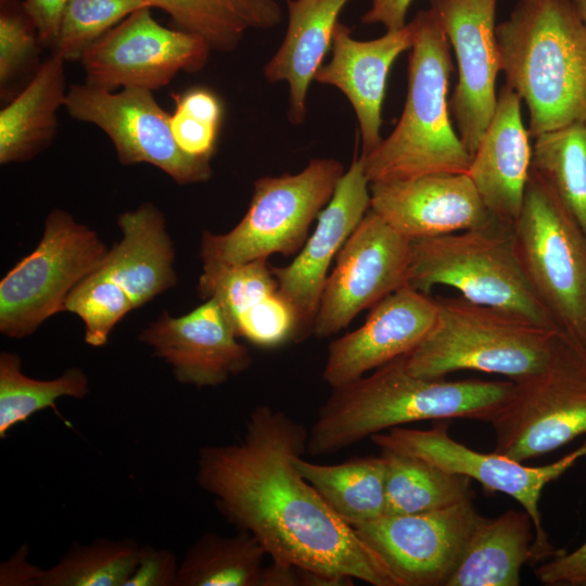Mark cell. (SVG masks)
<instances>
[{"label":"cell","instance_id":"obj_44","mask_svg":"<svg viewBox=\"0 0 586 586\" xmlns=\"http://www.w3.org/2000/svg\"><path fill=\"white\" fill-rule=\"evenodd\" d=\"M413 0H371L370 9L361 17L364 24H381L386 30L403 28Z\"/></svg>","mask_w":586,"mask_h":586},{"label":"cell","instance_id":"obj_32","mask_svg":"<svg viewBox=\"0 0 586 586\" xmlns=\"http://www.w3.org/2000/svg\"><path fill=\"white\" fill-rule=\"evenodd\" d=\"M89 392L87 374L80 368H68L52 380H36L24 374L16 353H0V438L34 413L55 408L64 396L82 399Z\"/></svg>","mask_w":586,"mask_h":586},{"label":"cell","instance_id":"obj_16","mask_svg":"<svg viewBox=\"0 0 586 586\" xmlns=\"http://www.w3.org/2000/svg\"><path fill=\"white\" fill-rule=\"evenodd\" d=\"M498 0H431L453 48L458 80L448 100L458 135L471 155L494 115L501 71L496 38Z\"/></svg>","mask_w":586,"mask_h":586},{"label":"cell","instance_id":"obj_35","mask_svg":"<svg viewBox=\"0 0 586 586\" xmlns=\"http://www.w3.org/2000/svg\"><path fill=\"white\" fill-rule=\"evenodd\" d=\"M133 309L126 291L99 269L72 290L64 305V311L81 319L85 342L92 347L104 346L114 327Z\"/></svg>","mask_w":586,"mask_h":586},{"label":"cell","instance_id":"obj_42","mask_svg":"<svg viewBox=\"0 0 586 586\" xmlns=\"http://www.w3.org/2000/svg\"><path fill=\"white\" fill-rule=\"evenodd\" d=\"M68 0H24L22 5L36 26L41 47L52 48Z\"/></svg>","mask_w":586,"mask_h":586},{"label":"cell","instance_id":"obj_43","mask_svg":"<svg viewBox=\"0 0 586 586\" xmlns=\"http://www.w3.org/2000/svg\"><path fill=\"white\" fill-rule=\"evenodd\" d=\"M176 110L215 126H220L222 106L217 95L205 88H193L175 95Z\"/></svg>","mask_w":586,"mask_h":586},{"label":"cell","instance_id":"obj_36","mask_svg":"<svg viewBox=\"0 0 586 586\" xmlns=\"http://www.w3.org/2000/svg\"><path fill=\"white\" fill-rule=\"evenodd\" d=\"M267 259L251 260L226 270L200 295L201 298H216L233 326L240 316L278 291Z\"/></svg>","mask_w":586,"mask_h":586},{"label":"cell","instance_id":"obj_10","mask_svg":"<svg viewBox=\"0 0 586 586\" xmlns=\"http://www.w3.org/2000/svg\"><path fill=\"white\" fill-rule=\"evenodd\" d=\"M107 253L94 230L66 211H51L38 245L0 282V332L23 339L64 311L68 294L100 268Z\"/></svg>","mask_w":586,"mask_h":586},{"label":"cell","instance_id":"obj_18","mask_svg":"<svg viewBox=\"0 0 586 586\" xmlns=\"http://www.w3.org/2000/svg\"><path fill=\"white\" fill-rule=\"evenodd\" d=\"M237 337L214 297L180 317L164 311L139 334L179 383L199 388L220 385L251 367V353Z\"/></svg>","mask_w":586,"mask_h":586},{"label":"cell","instance_id":"obj_14","mask_svg":"<svg viewBox=\"0 0 586 586\" xmlns=\"http://www.w3.org/2000/svg\"><path fill=\"white\" fill-rule=\"evenodd\" d=\"M472 500L413 514H383L353 526L400 586H447L482 522Z\"/></svg>","mask_w":586,"mask_h":586},{"label":"cell","instance_id":"obj_31","mask_svg":"<svg viewBox=\"0 0 586 586\" xmlns=\"http://www.w3.org/2000/svg\"><path fill=\"white\" fill-rule=\"evenodd\" d=\"M532 169L552 189L586 239V123L535 137Z\"/></svg>","mask_w":586,"mask_h":586},{"label":"cell","instance_id":"obj_38","mask_svg":"<svg viewBox=\"0 0 586 586\" xmlns=\"http://www.w3.org/2000/svg\"><path fill=\"white\" fill-rule=\"evenodd\" d=\"M233 328L250 343L273 348L296 340L297 317L289 301L276 291L240 316Z\"/></svg>","mask_w":586,"mask_h":586},{"label":"cell","instance_id":"obj_8","mask_svg":"<svg viewBox=\"0 0 586 586\" xmlns=\"http://www.w3.org/2000/svg\"><path fill=\"white\" fill-rule=\"evenodd\" d=\"M488 423L494 451L520 462L586 434V346L562 330L544 368L513 381Z\"/></svg>","mask_w":586,"mask_h":586},{"label":"cell","instance_id":"obj_9","mask_svg":"<svg viewBox=\"0 0 586 586\" xmlns=\"http://www.w3.org/2000/svg\"><path fill=\"white\" fill-rule=\"evenodd\" d=\"M512 230L536 294L559 326L586 346V239L532 167Z\"/></svg>","mask_w":586,"mask_h":586},{"label":"cell","instance_id":"obj_25","mask_svg":"<svg viewBox=\"0 0 586 586\" xmlns=\"http://www.w3.org/2000/svg\"><path fill=\"white\" fill-rule=\"evenodd\" d=\"M65 60L53 53L26 87L0 112V163H23L44 150L58 130L64 106Z\"/></svg>","mask_w":586,"mask_h":586},{"label":"cell","instance_id":"obj_41","mask_svg":"<svg viewBox=\"0 0 586 586\" xmlns=\"http://www.w3.org/2000/svg\"><path fill=\"white\" fill-rule=\"evenodd\" d=\"M535 574L548 586H586V540L572 552H562L540 564Z\"/></svg>","mask_w":586,"mask_h":586},{"label":"cell","instance_id":"obj_40","mask_svg":"<svg viewBox=\"0 0 586 586\" xmlns=\"http://www.w3.org/2000/svg\"><path fill=\"white\" fill-rule=\"evenodd\" d=\"M170 127L179 148L189 155L212 158L219 127L175 110Z\"/></svg>","mask_w":586,"mask_h":586},{"label":"cell","instance_id":"obj_24","mask_svg":"<svg viewBox=\"0 0 586 586\" xmlns=\"http://www.w3.org/2000/svg\"><path fill=\"white\" fill-rule=\"evenodd\" d=\"M349 0H289L286 33L264 67L269 82L289 86V120L302 124L306 100L322 61L331 49L337 17Z\"/></svg>","mask_w":586,"mask_h":586},{"label":"cell","instance_id":"obj_30","mask_svg":"<svg viewBox=\"0 0 586 586\" xmlns=\"http://www.w3.org/2000/svg\"><path fill=\"white\" fill-rule=\"evenodd\" d=\"M267 556L250 533H205L184 553L175 586H258Z\"/></svg>","mask_w":586,"mask_h":586},{"label":"cell","instance_id":"obj_21","mask_svg":"<svg viewBox=\"0 0 586 586\" xmlns=\"http://www.w3.org/2000/svg\"><path fill=\"white\" fill-rule=\"evenodd\" d=\"M413 41V26L386 30L375 39L357 40L352 30L337 23L331 59L318 69L315 80L337 88L355 111L361 139V154L374 150L382 141V105L390 71L395 60Z\"/></svg>","mask_w":586,"mask_h":586},{"label":"cell","instance_id":"obj_34","mask_svg":"<svg viewBox=\"0 0 586 586\" xmlns=\"http://www.w3.org/2000/svg\"><path fill=\"white\" fill-rule=\"evenodd\" d=\"M146 7L143 0H68L53 53L65 61L80 60L93 42L127 16Z\"/></svg>","mask_w":586,"mask_h":586},{"label":"cell","instance_id":"obj_27","mask_svg":"<svg viewBox=\"0 0 586 586\" xmlns=\"http://www.w3.org/2000/svg\"><path fill=\"white\" fill-rule=\"evenodd\" d=\"M166 12L176 26L204 39L212 50H234L251 29H270L282 20L278 0H143Z\"/></svg>","mask_w":586,"mask_h":586},{"label":"cell","instance_id":"obj_1","mask_svg":"<svg viewBox=\"0 0 586 586\" xmlns=\"http://www.w3.org/2000/svg\"><path fill=\"white\" fill-rule=\"evenodd\" d=\"M308 430L282 410L257 406L239 442L200 449L195 481L238 531L253 535L273 561L373 586H400L296 470Z\"/></svg>","mask_w":586,"mask_h":586},{"label":"cell","instance_id":"obj_29","mask_svg":"<svg viewBox=\"0 0 586 586\" xmlns=\"http://www.w3.org/2000/svg\"><path fill=\"white\" fill-rule=\"evenodd\" d=\"M386 460L384 514H413L472 500V480L421 458L382 450Z\"/></svg>","mask_w":586,"mask_h":586},{"label":"cell","instance_id":"obj_13","mask_svg":"<svg viewBox=\"0 0 586 586\" xmlns=\"http://www.w3.org/2000/svg\"><path fill=\"white\" fill-rule=\"evenodd\" d=\"M142 8L93 42L80 61L86 84L115 91H150L167 86L179 72L196 73L207 63L211 48L201 37L162 26Z\"/></svg>","mask_w":586,"mask_h":586},{"label":"cell","instance_id":"obj_12","mask_svg":"<svg viewBox=\"0 0 586 586\" xmlns=\"http://www.w3.org/2000/svg\"><path fill=\"white\" fill-rule=\"evenodd\" d=\"M64 106L73 118L104 131L124 165L148 163L179 184L205 182L212 176L211 158L189 155L179 148L170 127L171 115L150 90L124 88L115 92L74 84Z\"/></svg>","mask_w":586,"mask_h":586},{"label":"cell","instance_id":"obj_37","mask_svg":"<svg viewBox=\"0 0 586 586\" xmlns=\"http://www.w3.org/2000/svg\"><path fill=\"white\" fill-rule=\"evenodd\" d=\"M36 26L15 0H1L0 9V85L10 84L31 71L40 52Z\"/></svg>","mask_w":586,"mask_h":586},{"label":"cell","instance_id":"obj_7","mask_svg":"<svg viewBox=\"0 0 586 586\" xmlns=\"http://www.w3.org/2000/svg\"><path fill=\"white\" fill-rule=\"evenodd\" d=\"M407 284L430 294L436 285L464 300L562 329L532 286L517 252L512 226H487L411 241Z\"/></svg>","mask_w":586,"mask_h":586},{"label":"cell","instance_id":"obj_23","mask_svg":"<svg viewBox=\"0 0 586 586\" xmlns=\"http://www.w3.org/2000/svg\"><path fill=\"white\" fill-rule=\"evenodd\" d=\"M122 239L99 270L120 285L136 308L175 286V249L163 213L153 203L118 216Z\"/></svg>","mask_w":586,"mask_h":586},{"label":"cell","instance_id":"obj_6","mask_svg":"<svg viewBox=\"0 0 586 586\" xmlns=\"http://www.w3.org/2000/svg\"><path fill=\"white\" fill-rule=\"evenodd\" d=\"M344 173L335 158H314L296 174L257 179L247 212L234 228L226 233L203 231L199 295L234 266L297 253Z\"/></svg>","mask_w":586,"mask_h":586},{"label":"cell","instance_id":"obj_15","mask_svg":"<svg viewBox=\"0 0 586 586\" xmlns=\"http://www.w3.org/2000/svg\"><path fill=\"white\" fill-rule=\"evenodd\" d=\"M411 241L369 209L336 256L311 333L329 337L407 284Z\"/></svg>","mask_w":586,"mask_h":586},{"label":"cell","instance_id":"obj_39","mask_svg":"<svg viewBox=\"0 0 586 586\" xmlns=\"http://www.w3.org/2000/svg\"><path fill=\"white\" fill-rule=\"evenodd\" d=\"M178 569L173 551L140 546L137 565L125 586H175Z\"/></svg>","mask_w":586,"mask_h":586},{"label":"cell","instance_id":"obj_22","mask_svg":"<svg viewBox=\"0 0 586 586\" xmlns=\"http://www.w3.org/2000/svg\"><path fill=\"white\" fill-rule=\"evenodd\" d=\"M533 146L521 114V99L508 86L497 95L494 115L466 174L485 206L513 225L522 209L531 174Z\"/></svg>","mask_w":586,"mask_h":586},{"label":"cell","instance_id":"obj_3","mask_svg":"<svg viewBox=\"0 0 586 586\" xmlns=\"http://www.w3.org/2000/svg\"><path fill=\"white\" fill-rule=\"evenodd\" d=\"M496 38L530 136L586 123V25L571 0H518Z\"/></svg>","mask_w":586,"mask_h":586},{"label":"cell","instance_id":"obj_46","mask_svg":"<svg viewBox=\"0 0 586 586\" xmlns=\"http://www.w3.org/2000/svg\"><path fill=\"white\" fill-rule=\"evenodd\" d=\"M258 586H301V568L271 560L263 566Z\"/></svg>","mask_w":586,"mask_h":586},{"label":"cell","instance_id":"obj_45","mask_svg":"<svg viewBox=\"0 0 586 586\" xmlns=\"http://www.w3.org/2000/svg\"><path fill=\"white\" fill-rule=\"evenodd\" d=\"M26 550L23 546L9 561L2 563L0 585L37 586L42 570L27 562Z\"/></svg>","mask_w":586,"mask_h":586},{"label":"cell","instance_id":"obj_19","mask_svg":"<svg viewBox=\"0 0 586 586\" xmlns=\"http://www.w3.org/2000/svg\"><path fill=\"white\" fill-rule=\"evenodd\" d=\"M370 209L410 241L481 228L497 219L466 173L371 182Z\"/></svg>","mask_w":586,"mask_h":586},{"label":"cell","instance_id":"obj_17","mask_svg":"<svg viewBox=\"0 0 586 586\" xmlns=\"http://www.w3.org/2000/svg\"><path fill=\"white\" fill-rule=\"evenodd\" d=\"M369 209L370 182L361 156L355 154L296 257L271 267L278 291L295 310L296 341L311 332L329 267Z\"/></svg>","mask_w":586,"mask_h":586},{"label":"cell","instance_id":"obj_5","mask_svg":"<svg viewBox=\"0 0 586 586\" xmlns=\"http://www.w3.org/2000/svg\"><path fill=\"white\" fill-rule=\"evenodd\" d=\"M435 300L431 330L406 355L407 369L423 379L472 370L522 380L544 368L563 330L461 296Z\"/></svg>","mask_w":586,"mask_h":586},{"label":"cell","instance_id":"obj_2","mask_svg":"<svg viewBox=\"0 0 586 586\" xmlns=\"http://www.w3.org/2000/svg\"><path fill=\"white\" fill-rule=\"evenodd\" d=\"M513 381L423 379L399 356L349 383L332 387L308 430L306 453H339L385 430L424 420L486 421Z\"/></svg>","mask_w":586,"mask_h":586},{"label":"cell","instance_id":"obj_48","mask_svg":"<svg viewBox=\"0 0 586 586\" xmlns=\"http://www.w3.org/2000/svg\"><path fill=\"white\" fill-rule=\"evenodd\" d=\"M278 1H279V0H278ZM281 1H286V2H288L289 0H281Z\"/></svg>","mask_w":586,"mask_h":586},{"label":"cell","instance_id":"obj_20","mask_svg":"<svg viewBox=\"0 0 586 586\" xmlns=\"http://www.w3.org/2000/svg\"><path fill=\"white\" fill-rule=\"evenodd\" d=\"M436 313L435 298L403 285L372 306L362 326L330 343L324 382L340 386L409 354L431 330Z\"/></svg>","mask_w":586,"mask_h":586},{"label":"cell","instance_id":"obj_26","mask_svg":"<svg viewBox=\"0 0 586 586\" xmlns=\"http://www.w3.org/2000/svg\"><path fill=\"white\" fill-rule=\"evenodd\" d=\"M534 524L523 510L484 518L447 586H518L533 563Z\"/></svg>","mask_w":586,"mask_h":586},{"label":"cell","instance_id":"obj_28","mask_svg":"<svg viewBox=\"0 0 586 586\" xmlns=\"http://www.w3.org/2000/svg\"><path fill=\"white\" fill-rule=\"evenodd\" d=\"M294 466L352 527L384 514L386 460L383 455L337 464L315 463L301 456L295 458Z\"/></svg>","mask_w":586,"mask_h":586},{"label":"cell","instance_id":"obj_4","mask_svg":"<svg viewBox=\"0 0 586 586\" xmlns=\"http://www.w3.org/2000/svg\"><path fill=\"white\" fill-rule=\"evenodd\" d=\"M411 24L403 113L387 138L360 154L370 183L466 173L472 160L450 120L447 92L454 65L445 31L431 8L419 11Z\"/></svg>","mask_w":586,"mask_h":586},{"label":"cell","instance_id":"obj_33","mask_svg":"<svg viewBox=\"0 0 586 586\" xmlns=\"http://www.w3.org/2000/svg\"><path fill=\"white\" fill-rule=\"evenodd\" d=\"M139 551L132 538L74 543L58 563L41 571L37 586H125Z\"/></svg>","mask_w":586,"mask_h":586},{"label":"cell","instance_id":"obj_11","mask_svg":"<svg viewBox=\"0 0 586 586\" xmlns=\"http://www.w3.org/2000/svg\"><path fill=\"white\" fill-rule=\"evenodd\" d=\"M370 440L381 450L421 458L447 472L475 480L488 492H499L517 500L534 524L533 563L562 553L549 540L542 522L539 500L547 484L586 456V442L555 462L530 467L496 451L482 453L467 447L449 435L445 421L431 429L395 426Z\"/></svg>","mask_w":586,"mask_h":586},{"label":"cell","instance_id":"obj_47","mask_svg":"<svg viewBox=\"0 0 586 586\" xmlns=\"http://www.w3.org/2000/svg\"><path fill=\"white\" fill-rule=\"evenodd\" d=\"M577 14L586 25V0H571Z\"/></svg>","mask_w":586,"mask_h":586}]
</instances>
